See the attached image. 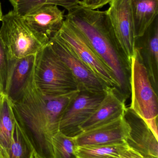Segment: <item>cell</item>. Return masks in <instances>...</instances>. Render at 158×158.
Masks as SVG:
<instances>
[{
    "mask_svg": "<svg viewBox=\"0 0 158 158\" xmlns=\"http://www.w3.org/2000/svg\"><path fill=\"white\" fill-rule=\"evenodd\" d=\"M36 54L8 59L5 95L12 103L20 98L33 73Z\"/></svg>",
    "mask_w": 158,
    "mask_h": 158,
    "instance_id": "13",
    "label": "cell"
},
{
    "mask_svg": "<svg viewBox=\"0 0 158 158\" xmlns=\"http://www.w3.org/2000/svg\"><path fill=\"white\" fill-rule=\"evenodd\" d=\"M54 158H78L75 137H69L58 131L52 138Z\"/></svg>",
    "mask_w": 158,
    "mask_h": 158,
    "instance_id": "21",
    "label": "cell"
},
{
    "mask_svg": "<svg viewBox=\"0 0 158 158\" xmlns=\"http://www.w3.org/2000/svg\"><path fill=\"white\" fill-rule=\"evenodd\" d=\"M119 158H143V157L138 152L127 146L121 151Z\"/></svg>",
    "mask_w": 158,
    "mask_h": 158,
    "instance_id": "24",
    "label": "cell"
},
{
    "mask_svg": "<svg viewBox=\"0 0 158 158\" xmlns=\"http://www.w3.org/2000/svg\"><path fill=\"white\" fill-rule=\"evenodd\" d=\"M135 39L143 36L158 17V0H130Z\"/></svg>",
    "mask_w": 158,
    "mask_h": 158,
    "instance_id": "16",
    "label": "cell"
},
{
    "mask_svg": "<svg viewBox=\"0 0 158 158\" xmlns=\"http://www.w3.org/2000/svg\"><path fill=\"white\" fill-rule=\"evenodd\" d=\"M3 92L2 87V84H1V81H0V100L4 95Z\"/></svg>",
    "mask_w": 158,
    "mask_h": 158,
    "instance_id": "25",
    "label": "cell"
},
{
    "mask_svg": "<svg viewBox=\"0 0 158 158\" xmlns=\"http://www.w3.org/2000/svg\"><path fill=\"white\" fill-rule=\"evenodd\" d=\"M138 50L156 92L158 90V17L144 34L135 40Z\"/></svg>",
    "mask_w": 158,
    "mask_h": 158,
    "instance_id": "14",
    "label": "cell"
},
{
    "mask_svg": "<svg viewBox=\"0 0 158 158\" xmlns=\"http://www.w3.org/2000/svg\"><path fill=\"white\" fill-rule=\"evenodd\" d=\"M8 57L5 47L0 37V81L4 94L8 70Z\"/></svg>",
    "mask_w": 158,
    "mask_h": 158,
    "instance_id": "22",
    "label": "cell"
},
{
    "mask_svg": "<svg viewBox=\"0 0 158 158\" xmlns=\"http://www.w3.org/2000/svg\"><path fill=\"white\" fill-rule=\"evenodd\" d=\"M79 91L56 97L44 95L34 84L32 73L20 98L12 103L16 123L33 148L35 156L54 158L52 138L59 131L66 108Z\"/></svg>",
    "mask_w": 158,
    "mask_h": 158,
    "instance_id": "1",
    "label": "cell"
},
{
    "mask_svg": "<svg viewBox=\"0 0 158 158\" xmlns=\"http://www.w3.org/2000/svg\"><path fill=\"white\" fill-rule=\"evenodd\" d=\"M48 44L70 70L78 83L79 91L103 93L109 87L95 75L72 49L56 34Z\"/></svg>",
    "mask_w": 158,
    "mask_h": 158,
    "instance_id": "8",
    "label": "cell"
},
{
    "mask_svg": "<svg viewBox=\"0 0 158 158\" xmlns=\"http://www.w3.org/2000/svg\"><path fill=\"white\" fill-rule=\"evenodd\" d=\"M112 0H82L79 4L86 8L92 10L102 8L106 5L109 3Z\"/></svg>",
    "mask_w": 158,
    "mask_h": 158,
    "instance_id": "23",
    "label": "cell"
},
{
    "mask_svg": "<svg viewBox=\"0 0 158 158\" xmlns=\"http://www.w3.org/2000/svg\"></svg>",
    "mask_w": 158,
    "mask_h": 158,
    "instance_id": "28",
    "label": "cell"
},
{
    "mask_svg": "<svg viewBox=\"0 0 158 158\" xmlns=\"http://www.w3.org/2000/svg\"><path fill=\"white\" fill-rule=\"evenodd\" d=\"M13 10L21 16L29 15L42 6L55 5L61 6L68 11L79 4L80 0H7Z\"/></svg>",
    "mask_w": 158,
    "mask_h": 158,
    "instance_id": "18",
    "label": "cell"
},
{
    "mask_svg": "<svg viewBox=\"0 0 158 158\" xmlns=\"http://www.w3.org/2000/svg\"><path fill=\"white\" fill-rule=\"evenodd\" d=\"M33 78L36 87L47 97L79 91L70 70L48 44L36 54Z\"/></svg>",
    "mask_w": 158,
    "mask_h": 158,
    "instance_id": "3",
    "label": "cell"
},
{
    "mask_svg": "<svg viewBox=\"0 0 158 158\" xmlns=\"http://www.w3.org/2000/svg\"><path fill=\"white\" fill-rule=\"evenodd\" d=\"M130 108L146 123L157 139L158 98L147 70L135 48L131 60Z\"/></svg>",
    "mask_w": 158,
    "mask_h": 158,
    "instance_id": "4",
    "label": "cell"
},
{
    "mask_svg": "<svg viewBox=\"0 0 158 158\" xmlns=\"http://www.w3.org/2000/svg\"><path fill=\"white\" fill-rule=\"evenodd\" d=\"M126 108L125 101L115 89L108 87L95 111L82 125V131L106 124L123 116Z\"/></svg>",
    "mask_w": 158,
    "mask_h": 158,
    "instance_id": "15",
    "label": "cell"
},
{
    "mask_svg": "<svg viewBox=\"0 0 158 158\" xmlns=\"http://www.w3.org/2000/svg\"><path fill=\"white\" fill-rule=\"evenodd\" d=\"M128 146L126 142L109 144L77 147L78 158H119V154Z\"/></svg>",
    "mask_w": 158,
    "mask_h": 158,
    "instance_id": "19",
    "label": "cell"
},
{
    "mask_svg": "<svg viewBox=\"0 0 158 158\" xmlns=\"http://www.w3.org/2000/svg\"><path fill=\"white\" fill-rule=\"evenodd\" d=\"M55 5H48L23 17L30 27L41 37L45 45L60 30L65 20L64 11Z\"/></svg>",
    "mask_w": 158,
    "mask_h": 158,
    "instance_id": "12",
    "label": "cell"
},
{
    "mask_svg": "<svg viewBox=\"0 0 158 158\" xmlns=\"http://www.w3.org/2000/svg\"><path fill=\"white\" fill-rule=\"evenodd\" d=\"M65 18L82 33L113 74L119 86L120 95L126 102L130 95L131 64L118 47L107 11L79 4L69 10Z\"/></svg>",
    "mask_w": 158,
    "mask_h": 158,
    "instance_id": "2",
    "label": "cell"
},
{
    "mask_svg": "<svg viewBox=\"0 0 158 158\" xmlns=\"http://www.w3.org/2000/svg\"><path fill=\"white\" fill-rule=\"evenodd\" d=\"M130 129L123 116L84 131L75 137L77 146L109 144L125 142Z\"/></svg>",
    "mask_w": 158,
    "mask_h": 158,
    "instance_id": "11",
    "label": "cell"
},
{
    "mask_svg": "<svg viewBox=\"0 0 158 158\" xmlns=\"http://www.w3.org/2000/svg\"><path fill=\"white\" fill-rule=\"evenodd\" d=\"M123 117L130 129L125 140L128 146L143 158H158V139L143 119L130 107L126 108Z\"/></svg>",
    "mask_w": 158,
    "mask_h": 158,
    "instance_id": "10",
    "label": "cell"
},
{
    "mask_svg": "<svg viewBox=\"0 0 158 158\" xmlns=\"http://www.w3.org/2000/svg\"><path fill=\"white\" fill-rule=\"evenodd\" d=\"M107 13L118 47L131 64L135 51V39L130 0H112Z\"/></svg>",
    "mask_w": 158,
    "mask_h": 158,
    "instance_id": "9",
    "label": "cell"
},
{
    "mask_svg": "<svg viewBox=\"0 0 158 158\" xmlns=\"http://www.w3.org/2000/svg\"><path fill=\"white\" fill-rule=\"evenodd\" d=\"M105 95V93L79 91L71 99L62 115L59 123V131L72 137L81 133L82 125L95 111Z\"/></svg>",
    "mask_w": 158,
    "mask_h": 158,
    "instance_id": "7",
    "label": "cell"
},
{
    "mask_svg": "<svg viewBox=\"0 0 158 158\" xmlns=\"http://www.w3.org/2000/svg\"><path fill=\"white\" fill-rule=\"evenodd\" d=\"M0 37L8 59H18L35 55L45 45L41 37L25 21L23 17L10 10L2 17Z\"/></svg>",
    "mask_w": 158,
    "mask_h": 158,
    "instance_id": "5",
    "label": "cell"
},
{
    "mask_svg": "<svg viewBox=\"0 0 158 158\" xmlns=\"http://www.w3.org/2000/svg\"><path fill=\"white\" fill-rule=\"evenodd\" d=\"M15 123L12 102L4 95L0 100V158H9Z\"/></svg>",
    "mask_w": 158,
    "mask_h": 158,
    "instance_id": "17",
    "label": "cell"
},
{
    "mask_svg": "<svg viewBox=\"0 0 158 158\" xmlns=\"http://www.w3.org/2000/svg\"><path fill=\"white\" fill-rule=\"evenodd\" d=\"M33 158H39L35 156H34V157H33Z\"/></svg>",
    "mask_w": 158,
    "mask_h": 158,
    "instance_id": "27",
    "label": "cell"
},
{
    "mask_svg": "<svg viewBox=\"0 0 158 158\" xmlns=\"http://www.w3.org/2000/svg\"><path fill=\"white\" fill-rule=\"evenodd\" d=\"M2 16L3 14L2 11V5H1V2H0V22H1Z\"/></svg>",
    "mask_w": 158,
    "mask_h": 158,
    "instance_id": "26",
    "label": "cell"
},
{
    "mask_svg": "<svg viewBox=\"0 0 158 158\" xmlns=\"http://www.w3.org/2000/svg\"><path fill=\"white\" fill-rule=\"evenodd\" d=\"M56 34L72 49L98 78L109 87L114 88L121 97L119 86L115 77L76 27L65 19L61 28Z\"/></svg>",
    "mask_w": 158,
    "mask_h": 158,
    "instance_id": "6",
    "label": "cell"
},
{
    "mask_svg": "<svg viewBox=\"0 0 158 158\" xmlns=\"http://www.w3.org/2000/svg\"><path fill=\"white\" fill-rule=\"evenodd\" d=\"M34 151L30 143L16 123L9 150V158H33Z\"/></svg>",
    "mask_w": 158,
    "mask_h": 158,
    "instance_id": "20",
    "label": "cell"
}]
</instances>
